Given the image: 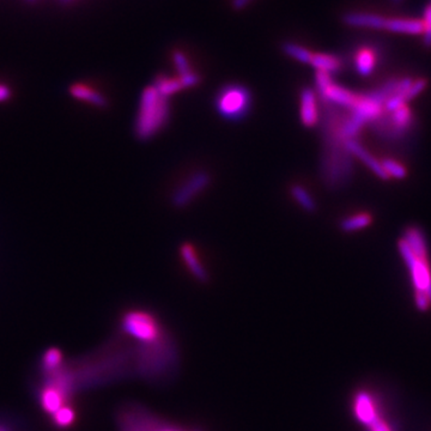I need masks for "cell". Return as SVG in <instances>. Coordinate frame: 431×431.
<instances>
[{
	"label": "cell",
	"instance_id": "obj_7",
	"mask_svg": "<svg viewBox=\"0 0 431 431\" xmlns=\"http://www.w3.org/2000/svg\"><path fill=\"white\" fill-rule=\"evenodd\" d=\"M317 85L320 95L327 101L335 102L340 106L351 107V108H355V106L357 105L359 97L356 96L355 94L346 90L344 87L335 85L330 79V74L317 71Z\"/></svg>",
	"mask_w": 431,
	"mask_h": 431
},
{
	"label": "cell",
	"instance_id": "obj_15",
	"mask_svg": "<svg viewBox=\"0 0 431 431\" xmlns=\"http://www.w3.org/2000/svg\"><path fill=\"white\" fill-rule=\"evenodd\" d=\"M404 241L417 259L427 260V244L419 230L408 229L405 233Z\"/></svg>",
	"mask_w": 431,
	"mask_h": 431
},
{
	"label": "cell",
	"instance_id": "obj_20",
	"mask_svg": "<svg viewBox=\"0 0 431 431\" xmlns=\"http://www.w3.org/2000/svg\"><path fill=\"white\" fill-rule=\"evenodd\" d=\"M370 222H372L370 216L366 215V213L353 216V217H349V218L343 220L340 224V228L346 233H353V231L367 228L368 225L370 224Z\"/></svg>",
	"mask_w": 431,
	"mask_h": 431
},
{
	"label": "cell",
	"instance_id": "obj_8",
	"mask_svg": "<svg viewBox=\"0 0 431 431\" xmlns=\"http://www.w3.org/2000/svg\"><path fill=\"white\" fill-rule=\"evenodd\" d=\"M353 411L355 416L359 422L366 427H370L372 423L377 422L380 418L377 413V406L372 397L367 392H359L353 400Z\"/></svg>",
	"mask_w": 431,
	"mask_h": 431
},
{
	"label": "cell",
	"instance_id": "obj_31",
	"mask_svg": "<svg viewBox=\"0 0 431 431\" xmlns=\"http://www.w3.org/2000/svg\"><path fill=\"white\" fill-rule=\"evenodd\" d=\"M0 431H9V430H6V429H5L4 427H0Z\"/></svg>",
	"mask_w": 431,
	"mask_h": 431
},
{
	"label": "cell",
	"instance_id": "obj_2",
	"mask_svg": "<svg viewBox=\"0 0 431 431\" xmlns=\"http://www.w3.org/2000/svg\"><path fill=\"white\" fill-rule=\"evenodd\" d=\"M252 94L242 84L230 83L220 89L215 97L217 113L228 121L238 123L247 118L252 109Z\"/></svg>",
	"mask_w": 431,
	"mask_h": 431
},
{
	"label": "cell",
	"instance_id": "obj_4",
	"mask_svg": "<svg viewBox=\"0 0 431 431\" xmlns=\"http://www.w3.org/2000/svg\"><path fill=\"white\" fill-rule=\"evenodd\" d=\"M382 113V105L374 101L370 95L359 97L357 105L353 108V115L341 129V136L348 140L353 139L362 129L363 125L380 116Z\"/></svg>",
	"mask_w": 431,
	"mask_h": 431
},
{
	"label": "cell",
	"instance_id": "obj_9",
	"mask_svg": "<svg viewBox=\"0 0 431 431\" xmlns=\"http://www.w3.org/2000/svg\"><path fill=\"white\" fill-rule=\"evenodd\" d=\"M299 118L306 127H314L319 121L317 94L311 87H304L299 95Z\"/></svg>",
	"mask_w": 431,
	"mask_h": 431
},
{
	"label": "cell",
	"instance_id": "obj_17",
	"mask_svg": "<svg viewBox=\"0 0 431 431\" xmlns=\"http://www.w3.org/2000/svg\"><path fill=\"white\" fill-rule=\"evenodd\" d=\"M154 87H156L163 96L168 97V98L185 87L181 79L170 78V77H165V76L157 77L154 82Z\"/></svg>",
	"mask_w": 431,
	"mask_h": 431
},
{
	"label": "cell",
	"instance_id": "obj_11",
	"mask_svg": "<svg viewBox=\"0 0 431 431\" xmlns=\"http://www.w3.org/2000/svg\"><path fill=\"white\" fill-rule=\"evenodd\" d=\"M346 149H348L353 155L359 158L364 165H367L369 169H372V171H374L379 178L385 180L388 179V175L386 174L385 169H383V167H382L380 162L377 161V158H374V157H372L364 147H361L357 142H355L353 139L346 140Z\"/></svg>",
	"mask_w": 431,
	"mask_h": 431
},
{
	"label": "cell",
	"instance_id": "obj_30",
	"mask_svg": "<svg viewBox=\"0 0 431 431\" xmlns=\"http://www.w3.org/2000/svg\"><path fill=\"white\" fill-rule=\"evenodd\" d=\"M10 95H11V90H10L9 87L4 85V84H0V102L8 100Z\"/></svg>",
	"mask_w": 431,
	"mask_h": 431
},
{
	"label": "cell",
	"instance_id": "obj_26",
	"mask_svg": "<svg viewBox=\"0 0 431 431\" xmlns=\"http://www.w3.org/2000/svg\"><path fill=\"white\" fill-rule=\"evenodd\" d=\"M393 121L398 129H404L410 123V112L406 107H401L393 112Z\"/></svg>",
	"mask_w": 431,
	"mask_h": 431
},
{
	"label": "cell",
	"instance_id": "obj_29",
	"mask_svg": "<svg viewBox=\"0 0 431 431\" xmlns=\"http://www.w3.org/2000/svg\"><path fill=\"white\" fill-rule=\"evenodd\" d=\"M253 0H233V8L236 11H241V10L244 9V8H247L248 5L252 3Z\"/></svg>",
	"mask_w": 431,
	"mask_h": 431
},
{
	"label": "cell",
	"instance_id": "obj_18",
	"mask_svg": "<svg viewBox=\"0 0 431 431\" xmlns=\"http://www.w3.org/2000/svg\"><path fill=\"white\" fill-rule=\"evenodd\" d=\"M290 192H291V196L294 197L295 200L299 204V207H303L306 211H315L317 205H315V202H314L312 196L308 193L307 189L299 186V185H295L290 189Z\"/></svg>",
	"mask_w": 431,
	"mask_h": 431
},
{
	"label": "cell",
	"instance_id": "obj_12",
	"mask_svg": "<svg viewBox=\"0 0 431 431\" xmlns=\"http://www.w3.org/2000/svg\"><path fill=\"white\" fill-rule=\"evenodd\" d=\"M383 29L397 34L418 35L424 32V25L418 19H386Z\"/></svg>",
	"mask_w": 431,
	"mask_h": 431
},
{
	"label": "cell",
	"instance_id": "obj_14",
	"mask_svg": "<svg viewBox=\"0 0 431 431\" xmlns=\"http://www.w3.org/2000/svg\"><path fill=\"white\" fill-rule=\"evenodd\" d=\"M385 17L374 14H359L353 12L344 16V23L350 27L369 28V29H383Z\"/></svg>",
	"mask_w": 431,
	"mask_h": 431
},
{
	"label": "cell",
	"instance_id": "obj_22",
	"mask_svg": "<svg viewBox=\"0 0 431 431\" xmlns=\"http://www.w3.org/2000/svg\"><path fill=\"white\" fill-rule=\"evenodd\" d=\"M53 421L56 427L61 428V429L69 428L76 421V411L69 405H66L53 414Z\"/></svg>",
	"mask_w": 431,
	"mask_h": 431
},
{
	"label": "cell",
	"instance_id": "obj_5",
	"mask_svg": "<svg viewBox=\"0 0 431 431\" xmlns=\"http://www.w3.org/2000/svg\"><path fill=\"white\" fill-rule=\"evenodd\" d=\"M399 251L410 269V272L412 275L413 285L417 290V293L427 294L431 303V273L427 260L417 259L404 240H401L399 242Z\"/></svg>",
	"mask_w": 431,
	"mask_h": 431
},
{
	"label": "cell",
	"instance_id": "obj_16",
	"mask_svg": "<svg viewBox=\"0 0 431 431\" xmlns=\"http://www.w3.org/2000/svg\"><path fill=\"white\" fill-rule=\"evenodd\" d=\"M311 65L313 67H315L317 71L332 74V72H337L340 69V60L335 55L319 53V54H313Z\"/></svg>",
	"mask_w": 431,
	"mask_h": 431
},
{
	"label": "cell",
	"instance_id": "obj_21",
	"mask_svg": "<svg viewBox=\"0 0 431 431\" xmlns=\"http://www.w3.org/2000/svg\"><path fill=\"white\" fill-rule=\"evenodd\" d=\"M283 51L291 58H294L295 60H297L303 64H311V61H312V52L308 51L307 48L296 45V43H290V42L284 43Z\"/></svg>",
	"mask_w": 431,
	"mask_h": 431
},
{
	"label": "cell",
	"instance_id": "obj_6",
	"mask_svg": "<svg viewBox=\"0 0 431 431\" xmlns=\"http://www.w3.org/2000/svg\"><path fill=\"white\" fill-rule=\"evenodd\" d=\"M211 182V175L207 171H198L185 181L179 189L175 191L171 202L175 207H185L192 202L194 198L207 189Z\"/></svg>",
	"mask_w": 431,
	"mask_h": 431
},
{
	"label": "cell",
	"instance_id": "obj_25",
	"mask_svg": "<svg viewBox=\"0 0 431 431\" xmlns=\"http://www.w3.org/2000/svg\"><path fill=\"white\" fill-rule=\"evenodd\" d=\"M173 60H174L176 69L179 71L180 77H185L187 74H192L193 71L189 67V60L182 52H175L173 54Z\"/></svg>",
	"mask_w": 431,
	"mask_h": 431
},
{
	"label": "cell",
	"instance_id": "obj_23",
	"mask_svg": "<svg viewBox=\"0 0 431 431\" xmlns=\"http://www.w3.org/2000/svg\"><path fill=\"white\" fill-rule=\"evenodd\" d=\"M63 364V355L58 349H50L43 356L42 367L46 372H53L59 370Z\"/></svg>",
	"mask_w": 431,
	"mask_h": 431
},
{
	"label": "cell",
	"instance_id": "obj_33",
	"mask_svg": "<svg viewBox=\"0 0 431 431\" xmlns=\"http://www.w3.org/2000/svg\"><path fill=\"white\" fill-rule=\"evenodd\" d=\"M29 1H32V0H29Z\"/></svg>",
	"mask_w": 431,
	"mask_h": 431
},
{
	"label": "cell",
	"instance_id": "obj_10",
	"mask_svg": "<svg viewBox=\"0 0 431 431\" xmlns=\"http://www.w3.org/2000/svg\"><path fill=\"white\" fill-rule=\"evenodd\" d=\"M180 254L184 260L185 265L187 266L189 272L192 273L196 280H199V282H207L209 280L207 270L199 260V255H198L196 248L193 247V244L184 243L180 248Z\"/></svg>",
	"mask_w": 431,
	"mask_h": 431
},
{
	"label": "cell",
	"instance_id": "obj_28",
	"mask_svg": "<svg viewBox=\"0 0 431 431\" xmlns=\"http://www.w3.org/2000/svg\"><path fill=\"white\" fill-rule=\"evenodd\" d=\"M416 303H417V307L419 308L421 311H425L428 306H429V303H430V299L428 297L427 294H424V293H417V295H416Z\"/></svg>",
	"mask_w": 431,
	"mask_h": 431
},
{
	"label": "cell",
	"instance_id": "obj_32",
	"mask_svg": "<svg viewBox=\"0 0 431 431\" xmlns=\"http://www.w3.org/2000/svg\"><path fill=\"white\" fill-rule=\"evenodd\" d=\"M395 1H400V0H395Z\"/></svg>",
	"mask_w": 431,
	"mask_h": 431
},
{
	"label": "cell",
	"instance_id": "obj_1",
	"mask_svg": "<svg viewBox=\"0 0 431 431\" xmlns=\"http://www.w3.org/2000/svg\"><path fill=\"white\" fill-rule=\"evenodd\" d=\"M170 116L168 97L163 96L154 85L145 87L139 101L136 134L139 139L147 140L161 132Z\"/></svg>",
	"mask_w": 431,
	"mask_h": 431
},
{
	"label": "cell",
	"instance_id": "obj_13",
	"mask_svg": "<svg viewBox=\"0 0 431 431\" xmlns=\"http://www.w3.org/2000/svg\"><path fill=\"white\" fill-rule=\"evenodd\" d=\"M70 94L74 98L81 100V101L89 102L94 106H107L106 97L103 96L101 92H98L95 89H92V87L85 85V84H82V83L72 84L71 87H70Z\"/></svg>",
	"mask_w": 431,
	"mask_h": 431
},
{
	"label": "cell",
	"instance_id": "obj_3",
	"mask_svg": "<svg viewBox=\"0 0 431 431\" xmlns=\"http://www.w3.org/2000/svg\"><path fill=\"white\" fill-rule=\"evenodd\" d=\"M121 327L126 335L137 340L140 345H150L165 338V330L160 322L147 311L134 309L121 319Z\"/></svg>",
	"mask_w": 431,
	"mask_h": 431
},
{
	"label": "cell",
	"instance_id": "obj_19",
	"mask_svg": "<svg viewBox=\"0 0 431 431\" xmlns=\"http://www.w3.org/2000/svg\"><path fill=\"white\" fill-rule=\"evenodd\" d=\"M374 67H375V55L372 54V52L368 50L359 52L356 56V69L358 74L368 76L372 74Z\"/></svg>",
	"mask_w": 431,
	"mask_h": 431
},
{
	"label": "cell",
	"instance_id": "obj_24",
	"mask_svg": "<svg viewBox=\"0 0 431 431\" xmlns=\"http://www.w3.org/2000/svg\"><path fill=\"white\" fill-rule=\"evenodd\" d=\"M381 165L383 167L386 174L388 175V178L393 176L395 179H404L406 176V169L397 162L392 161V160H383L381 162Z\"/></svg>",
	"mask_w": 431,
	"mask_h": 431
},
{
	"label": "cell",
	"instance_id": "obj_27",
	"mask_svg": "<svg viewBox=\"0 0 431 431\" xmlns=\"http://www.w3.org/2000/svg\"><path fill=\"white\" fill-rule=\"evenodd\" d=\"M422 22L424 25V42L428 46H431V5L424 11V19Z\"/></svg>",
	"mask_w": 431,
	"mask_h": 431
}]
</instances>
